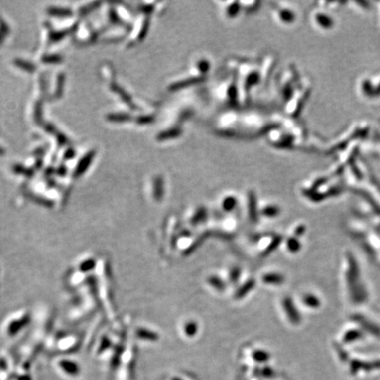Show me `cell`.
Instances as JSON below:
<instances>
[{"label":"cell","mask_w":380,"mask_h":380,"mask_svg":"<svg viewBox=\"0 0 380 380\" xmlns=\"http://www.w3.org/2000/svg\"><path fill=\"white\" fill-rule=\"evenodd\" d=\"M31 315L28 311L21 310L12 313L4 322L3 330L9 337H12L22 331L30 323Z\"/></svg>","instance_id":"obj_1"},{"label":"cell","mask_w":380,"mask_h":380,"mask_svg":"<svg viewBox=\"0 0 380 380\" xmlns=\"http://www.w3.org/2000/svg\"><path fill=\"white\" fill-rule=\"evenodd\" d=\"M60 369L70 376H77L79 374V366L75 362L64 359L59 362Z\"/></svg>","instance_id":"obj_2"}]
</instances>
